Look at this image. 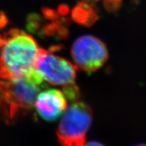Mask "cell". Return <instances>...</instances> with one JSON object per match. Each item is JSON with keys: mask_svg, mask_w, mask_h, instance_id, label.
Wrapping results in <instances>:
<instances>
[{"mask_svg": "<svg viewBox=\"0 0 146 146\" xmlns=\"http://www.w3.org/2000/svg\"><path fill=\"white\" fill-rule=\"evenodd\" d=\"M93 120L91 108L85 102H74L60 120L57 129L58 141L62 146H84Z\"/></svg>", "mask_w": 146, "mask_h": 146, "instance_id": "3", "label": "cell"}, {"mask_svg": "<svg viewBox=\"0 0 146 146\" xmlns=\"http://www.w3.org/2000/svg\"><path fill=\"white\" fill-rule=\"evenodd\" d=\"M68 8L66 6H60V8H59L60 14H63V15H66V14H68Z\"/></svg>", "mask_w": 146, "mask_h": 146, "instance_id": "10", "label": "cell"}, {"mask_svg": "<svg viewBox=\"0 0 146 146\" xmlns=\"http://www.w3.org/2000/svg\"><path fill=\"white\" fill-rule=\"evenodd\" d=\"M41 47L30 35L17 29L0 34V78L29 77Z\"/></svg>", "mask_w": 146, "mask_h": 146, "instance_id": "1", "label": "cell"}, {"mask_svg": "<svg viewBox=\"0 0 146 146\" xmlns=\"http://www.w3.org/2000/svg\"><path fill=\"white\" fill-rule=\"evenodd\" d=\"M71 56L76 68L93 72L99 70L106 62L108 52L101 39L87 35L75 40L71 48Z\"/></svg>", "mask_w": 146, "mask_h": 146, "instance_id": "5", "label": "cell"}, {"mask_svg": "<svg viewBox=\"0 0 146 146\" xmlns=\"http://www.w3.org/2000/svg\"><path fill=\"white\" fill-rule=\"evenodd\" d=\"M77 68L64 58L41 48L34 70L43 81L54 85L68 86L74 83Z\"/></svg>", "mask_w": 146, "mask_h": 146, "instance_id": "4", "label": "cell"}, {"mask_svg": "<svg viewBox=\"0 0 146 146\" xmlns=\"http://www.w3.org/2000/svg\"><path fill=\"white\" fill-rule=\"evenodd\" d=\"M84 146H104L102 145V143H99V142L97 141H89L88 143H85Z\"/></svg>", "mask_w": 146, "mask_h": 146, "instance_id": "11", "label": "cell"}, {"mask_svg": "<svg viewBox=\"0 0 146 146\" xmlns=\"http://www.w3.org/2000/svg\"><path fill=\"white\" fill-rule=\"evenodd\" d=\"M63 91L67 100L75 101L79 96V90L75 83L63 87Z\"/></svg>", "mask_w": 146, "mask_h": 146, "instance_id": "8", "label": "cell"}, {"mask_svg": "<svg viewBox=\"0 0 146 146\" xmlns=\"http://www.w3.org/2000/svg\"><path fill=\"white\" fill-rule=\"evenodd\" d=\"M34 106L43 119L54 121L66 110L67 99L64 94L58 89H47L36 96Z\"/></svg>", "mask_w": 146, "mask_h": 146, "instance_id": "6", "label": "cell"}, {"mask_svg": "<svg viewBox=\"0 0 146 146\" xmlns=\"http://www.w3.org/2000/svg\"><path fill=\"white\" fill-rule=\"evenodd\" d=\"M36 73L15 80L0 78V115L11 123L19 115L29 111L43 86Z\"/></svg>", "mask_w": 146, "mask_h": 146, "instance_id": "2", "label": "cell"}, {"mask_svg": "<svg viewBox=\"0 0 146 146\" xmlns=\"http://www.w3.org/2000/svg\"><path fill=\"white\" fill-rule=\"evenodd\" d=\"M96 1H97V0H96Z\"/></svg>", "mask_w": 146, "mask_h": 146, "instance_id": "13", "label": "cell"}, {"mask_svg": "<svg viewBox=\"0 0 146 146\" xmlns=\"http://www.w3.org/2000/svg\"><path fill=\"white\" fill-rule=\"evenodd\" d=\"M123 0H104V5L108 12H116L119 10Z\"/></svg>", "mask_w": 146, "mask_h": 146, "instance_id": "9", "label": "cell"}, {"mask_svg": "<svg viewBox=\"0 0 146 146\" xmlns=\"http://www.w3.org/2000/svg\"><path fill=\"white\" fill-rule=\"evenodd\" d=\"M136 146H146V144H141V145H136Z\"/></svg>", "mask_w": 146, "mask_h": 146, "instance_id": "12", "label": "cell"}, {"mask_svg": "<svg viewBox=\"0 0 146 146\" xmlns=\"http://www.w3.org/2000/svg\"><path fill=\"white\" fill-rule=\"evenodd\" d=\"M72 18L79 25L89 27L98 21V15L96 10L90 3L83 1L73 8Z\"/></svg>", "mask_w": 146, "mask_h": 146, "instance_id": "7", "label": "cell"}]
</instances>
